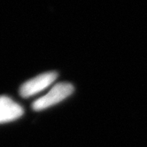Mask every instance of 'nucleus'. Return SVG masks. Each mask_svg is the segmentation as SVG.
I'll return each instance as SVG.
<instances>
[{
  "instance_id": "obj_3",
  "label": "nucleus",
  "mask_w": 147,
  "mask_h": 147,
  "mask_svg": "<svg viewBox=\"0 0 147 147\" xmlns=\"http://www.w3.org/2000/svg\"><path fill=\"white\" fill-rule=\"evenodd\" d=\"M24 113L22 107L6 96H0V124L13 121Z\"/></svg>"
},
{
  "instance_id": "obj_1",
  "label": "nucleus",
  "mask_w": 147,
  "mask_h": 147,
  "mask_svg": "<svg viewBox=\"0 0 147 147\" xmlns=\"http://www.w3.org/2000/svg\"><path fill=\"white\" fill-rule=\"evenodd\" d=\"M74 90L75 88L73 84L69 82L57 83L45 95L36 99L33 103L32 107L35 111H41L49 108L69 97L74 92Z\"/></svg>"
},
{
  "instance_id": "obj_2",
  "label": "nucleus",
  "mask_w": 147,
  "mask_h": 147,
  "mask_svg": "<svg viewBox=\"0 0 147 147\" xmlns=\"http://www.w3.org/2000/svg\"><path fill=\"white\" fill-rule=\"evenodd\" d=\"M58 77L56 72H47L24 82L20 88V94L22 98H30L46 90L55 82Z\"/></svg>"
}]
</instances>
